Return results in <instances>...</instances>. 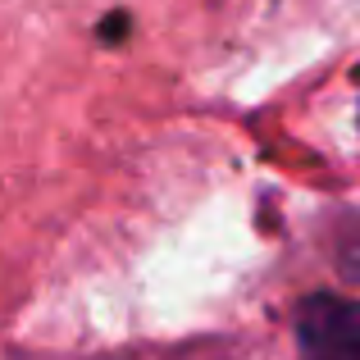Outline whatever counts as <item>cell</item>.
<instances>
[{
  "instance_id": "2",
  "label": "cell",
  "mask_w": 360,
  "mask_h": 360,
  "mask_svg": "<svg viewBox=\"0 0 360 360\" xmlns=\"http://www.w3.org/2000/svg\"><path fill=\"white\" fill-rule=\"evenodd\" d=\"M123 23H128V14H115V18L105 23V32H101V37H110V41H119V37H123Z\"/></svg>"
},
{
  "instance_id": "1",
  "label": "cell",
  "mask_w": 360,
  "mask_h": 360,
  "mask_svg": "<svg viewBox=\"0 0 360 360\" xmlns=\"http://www.w3.org/2000/svg\"><path fill=\"white\" fill-rule=\"evenodd\" d=\"M301 360H360V297L306 292L292 306Z\"/></svg>"
}]
</instances>
